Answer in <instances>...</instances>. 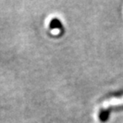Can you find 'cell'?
Returning <instances> with one entry per match:
<instances>
[{
  "instance_id": "6da1fadb",
  "label": "cell",
  "mask_w": 123,
  "mask_h": 123,
  "mask_svg": "<svg viewBox=\"0 0 123 123\" xmlns=\"http://www.w3.org/2000/svg\"><path fill=\"white\" fill-rule=\"evenodd\" d=\"M50 29H60V30H62V27H63V26H62V24L59 20L56 19V18H54V19H52L51 21H50Z\"/></svg>"
},
{
  "instance_id": "7a4b0ae2",
  "label": "cell",
  "mask_w": 123,
  "mask_h": 123,
  "mask_svg": "<svg viewBox=\"0 0 123 123\" xmlns=\"http://www.w3.org/2000/svg\"><path fill=\"white\" fill-rule=\"evenodd\" d=\"M110 109L102 110V111L100 112L99 120L102 121V122H105V121H107V120L109 119V116H110Z\"/></svg>"
}]
</instances>
